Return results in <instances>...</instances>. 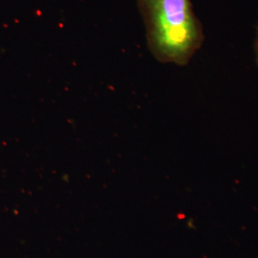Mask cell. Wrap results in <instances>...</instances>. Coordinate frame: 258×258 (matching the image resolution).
Returning <instances> with one entry per match:
<instances>
[{"instance_id":"cell-1","label":"cell","mask_w":258,"mask_h":258,"mask_svg":"<svg viewBox=\"0 0 258 258\" xmlns=\"http://www.w3.org/2000/svg\"><path fill=\"white\" fill-rule=\"evenodd\" d=\"M148 47L157 61L184 66L202 48L205 32L190 0H136Z\"/></svg>"},{"instance_id":"cell-2","label":"cell","mask_w":258,"mask_h":258,"mask_svg":"<svg viewBox=\"0 0 258 258\" xmlns=\"http://www.w3.org/2000/svg\"><path fill=\"white\" fill-rule=\"evenodd\" d=\"M253 51H254V57H255V62L258 66V25L256 28V35H255V39H254V44H253Z\"/></svg>"}]
</instances>
